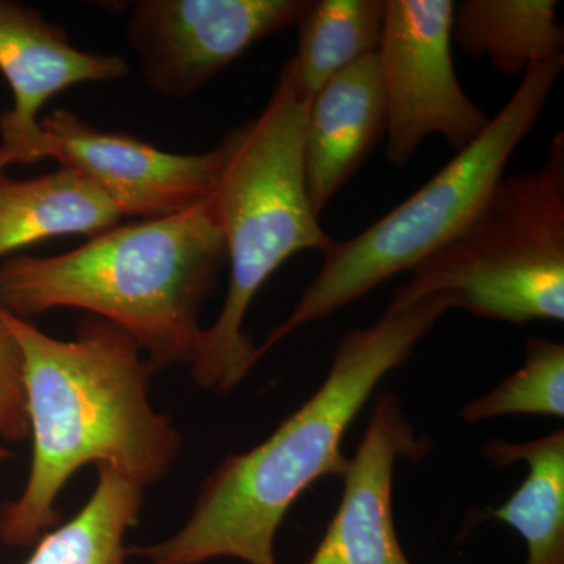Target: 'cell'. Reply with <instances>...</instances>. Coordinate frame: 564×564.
I'll list each match as a JSON object with an SVG mask.
<instances>
[{"label": "cell", "mask_w": 564, "mask_h": 564, "mask_svg": "<svg viewBox=\"0 0 564 564\" xmlns=\"http://www.w3.org/2000/svg\"><path fill=\"white\" fill-rule=\"evenodd\" d=\"M384 11V0H310L296 22L299 51L288 62L310 101L334 76L377 54Z\"/></svg>", "instance_id": "cell-16"}, {"label": "cell", "mask_w": 564, "mask_h": 564, "mask_svg": "<svg viewBox=\"0 0 564 564\" xmlns=\"http://www.w3.org/2000/svg\"><path fill=\"white\" fill-rule=\"evenodd\" d=\"M143 489L106 466L79 513L36 541L25 564H126V533L139 521Z\"/></svg>", "instance_id": "cell-17"}, {"label": "cell", "mask_w": 564, "mask_h": 564, "mask_svg": "<svg viewBox=\"0 0 564 564\" xmlns=\"http://www.w3.org/2000/svg\"><path fill=\"white\" fill-rule=\"evenodd\" d=\"M452 39L503 76H524L536 63L563 57L555 0H466L455 6Z\"/></svg>", "instance_id": "cell-15"}, {"label": "cell", "mask_w": 564, "mask_h": 564, "mask_svg": "<svg viewBox=\"0 0 564 564\" xmlns=\"http://www.w3.org/2000/svg\"><path fill=\"white\" fill-rule=\"evenodd\" d=\"M432 451L419 437L399 397L375 395L361 443L348 458L344 491L322 543L306 564H414L393 519V475L400 459L421 462Z\"/></svg>", "instance_id": "cell-10"}, {"label": "cell", "mask_w": 564, "mask_h": 564, "mask_svg": "<svg viewBox=\"0 0 564 564\" xmlns=\"http://www.w3.org/2000/svg\"><path fill=\"white\" fill-rule=\"evenodd\" d=\"M307 104L285 63L261 113L231 129L217 147L220 166L207 202L225 240L229 285L191 367L193 380L204 389L228 393L242 383L261 361L258 345L245 332L256 295L292 256L325 252L334 242L304 182Z\"/></svg>", "instance_id": "cell-4"}, {"label": "cell", "mask_w": 564, "mask_h": 564, "mask_svg": "<svg viewBox=\"0 0 564 564\" xmlns=\"http://www.w3.org/2000/svg\"><path fill=\"white\" fill-rule=\"evenodd\" d=\"M44 159L87 177L120 212L141 220L170 217L202 202L220 166L218 148L172 154L128 133L102 131L68 109L40 121Z\"/></svg>", "instance_id": "cell-9"}, {"label": "cell", "mask_w": 564, "mask_h": 564, "mask_svg": "<svg viewBox=\"0 0 564 564\" xmlns=\"http://www.w3.org/2000/svg\"><path fill=\"white\" fill-rule=\"evenodd\" d=\"M496 466L524 463L527 477L510 499L496 508L474 510L467 530L499 521L518 532L527 547L525 564H564V432L544 434L527 443L492 440L481 448Z\"/></svg>", "instance_id": "cell-13"}, {"label": "cell", "mask_w": 564, "mask_h": 564, "mask_svg": "<svg viewBox=\"0 0 564 564\" xmlns=\"http://www.w3.org/2000/svg\"><path fill=\"white\" fill-rule=\"evenodd\" d=\"M10 458L11 452L2 444V437H0V463H6Z\"/></svg>", "instance_id": "cell-21"}, {"label": "cell", "mask_w": 564, "mask_h": 564, "mask_svg": "<svg viewBox=\"0 0 564 564\" xmlns=\"http://www.w3.org/2000/svg\"><path fill=\"white\" fill-rule=\"evenodd\" d=\"M445 296L408 303L393 296L373 325L344 333L317 391L263 443L228 456L204 480L191 518L169 540L133 545L150 564H204L232 558L278 564V530L311 485L343 478L345 434L392 370L408 361L448 311Z\"/></svg>", "instance_id": "cell-1"}, {"label": "cell", "mask_w": 564, "mask_h": 564, "mask_svg": "<svg viewBox=\"0 0 564 564\" xmlns=\"http://www.w3.org/2000/svg\"><path fill=\"white\" fill-rule=\"evenodd\" d=\"M505 415H564V345L533 337L525 344L521 369L505 378L485 395L470 400L459 411L467 423Z\"/></svg>", "instance_id": "cell-18"}, {"label": "cell", "mask_w": 564, "mask_h": 564, "mask_svg": "<svg viewBox=\"0 0 564 564\" xmlns=\"http://www.w3.org/2000/svg\"><path fill=\"white\" fill-rule=\"evenodd\" d=\"M3 314L24 361L33 451L24 489L0 505V540L28 547L58 524V496L82 467H110L150 488L172 470L182 440L169 415L152 408L158 370L131 334L87 314L74 339L61 340Z\"/></svg>", "instance_id": "cell-2"}, {"label": "cell", "mask_w": 564, "mask_h": 564, "mask_svg": "<svg viewBox=\"0 0 564 564\" xmlns=\"http://www.w3.org/2000/svg\"><path fill=\"white\" fill-rule=\"evenodd\" d=\"M378 47L386 106V158L403 166L432 135L456 152L480 137L491 118L467 96L452 58V0H384Z\"/></svg>", "instance_id": "cell-7"}, {"label": "cell", "mask_w": 564, "mask_h": 564, "mask_svg": "<svg viewBox=\"0 0 564 564\" xmlns=\"http://www.w3.org/2000/svg\"><path fill=\"white\" fill-rule=\"evenodd\" d=\"M393 296H445L513 325L564 321V133L538 169L505 176L480 212Z\"/></svg>", "instance_id": "cell-6"}, {"label": "cell", "mask_w": 564, "mask_h": 564, "mask_svg": "<svg viewBox=\"0 0 564 564\" xmlns=\"http://www.w3.org/2000/svg\"><path fill=\"white\" fill-rule=\"evenodd\" d=\"M310 0H139L128 41L148 85L195 95L259 41L296 25Z\"/></svg>", "instance_id": "cell-8"}, {"label": "cell", "mask_w": 564, "mask_h": 564, "mask_svg": "<svg viewBox=\"0 0 564 564\" xmlns=\"http://www.w3.org/2000/svg\"><path fill=\"white\" fill-rule=\"evenodd\" d=\"M226 263L207 195L170 217L115 226L76 250L0 265V307L22 321L87 311L131 334L155 370L188 366L204 339L199 314Z\"/></svg>", "instance_id": "cell-3"}, {"label": "cell", "mask_w": 564, "mask_h": 564, "mask_svg": "<svg viewBox=\"0 0 564 564\" xmlns=\"http://www.w3.org/2000/svg\"><path fill=\"white\" fill-rule=\"evenodd\" d=\"M11 163H17V159H14L13 152L7 150L6 147L0 144V173H3V169L11 165Z\"/></svg>", "instance_id": "cell-20"}, {"label": "cell", "mask_w": 564, "mask_h": 564, "mask_svg": "<svg viewBox=\"0 0 564 564\" xmlns=\"http://www.w3.org/2000/svg\"><path fill=\"white\" fill-rule=\"evenodd\" d=\"M563 68L564 55L530 66L510 101L477 140L383 218L351 239L334 240L292 313L259 345V358L303 326L325 321L395 274L413 272L451 242L502 182L514 151L540 121Z\"/></svg>", "instance_id": "cell-5"}, {"label": "cell", "mask_w": 564, "mask_h": 564, "mask_svg": "<svg viewBox=\"0 0 564 564\" xmlns=\"http://www.w3.org/2000/svg\"><path fill=\"white\" fill-rule=\"evenodd\" d=\"M384 135L383 84L372 54L326 82L307 104L303 172L318 217Z\"/></svg>", "instance_id": "cell-12"}, {"label": "cell", "mask_w": 564, "mask_h": 564, "mask_svg": "<svg viewBox=\"0 0 564 564\" xmlns=\"http://www.w3.org/2000/svg\"><path fill=\"white\" fill-rule=\"evenodd\" d=\"M0 73L13 93V109L0 117V144L17 163H35L46 150L39 121L44 104L74 85L124 79L129 68L120 55L77 50L40 11L0 0Z\"/></svg>", "instance_id": "cell-11"}, {"label": "cell", "mask_w": 564, "mask_h": 564, "mask_svg": "<svg viewBox=\"0 0 564 564\" xmlns=\"http://www.w3.org/2000/svg\"><path fill=\"white\" fill-rule=\"evenodd\" d=\"M0 437L21 443L29 437L24 361L17 336L0 310Z\"/></svg>", "instance_id": "cell-19"}, {"label": "cell", "mask_w": 564, "mask_h": 564, "mask_svg": "<svg viewBox=\"0 0 564 564\" xmlns=\"http://www.w3.org/2000/svg\"><path fill=\"white\" fill-rule=\"evenodd\" d=\"M121 218L96 185L65 166L32 180L0 173V259L51 237L99 236Z\"/></svg>", "instance_id": "cell-14"}]
</instances>
